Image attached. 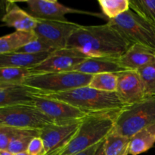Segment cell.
I'll list each match as a JSON object with an SVG mask.
<instances>
[{
	"label": "cell",
	"mask_w": 155,
	"mask_h": 155,
	"mask_svg": "<svg viewBox=\"0 0 155 155\" xmlns=\"http://www.w3.org/2000/svg\"><path fill=\"white\" fill-rule=\"evenodd\" d=\"M132 45L107 23L101 25H81L71 36L67 48H74L88 57L118 58Z\"/></svg>",
	"instance_id": "obj_1"
},
{
	"label": "cell",
	"mask_w": 155,
	"mask_h": 155,
	"mask_svg": "<svg viewBox=\"0 0 155 155\" xmlns=\"http://www.w3.org/2000/svg\"><path fill=\"white\" fill-rule=\"evenodd\" d=\"M120 110L87 114L82 120L75 136L58 155L75 154L103 142L114 128Z\"/></svg>",
	"instance_id": "obj_2"
},
{
	"label": "cell",
	"mask_w": 155,
	"mask_h": 155,
	"mask_svg": "<svg viewBox=\"0 0 155 155\" xmlns=\"http://www.w3.org/2000/svg\"><path fill=\"white\" fill-rule=\"evenodd\" d=\"M39 95L62 101L87 114L120 110L127 106L117 92H103L92 89L89 86L61 93Z\"/></svg>",
	"instance_id": "obj_3"
},
{
	"label": "cell",
	"mask_w": 155,
	"mask_h": 155,
	"mask_svg": "<svg viewBox=\"0 0 155 155\" xmlns=\"http://www.w3.org/2000/svg\"><path fill=\"white\" fill-rule=\"evenodd\" d=\"M92 78V75L74 71L35 74H29L23 85L36 95H50L87 86Z\"/></svg>",
	"instance_id": "obj_4"
},
{
	"label": "cell",
	"mask_w": 155,
	"mask_h": 155,
	"mask_svg": "<svg viewBox=\"0 0 155 155\" xmlns=\"http://www.w3.org/2000/svg\"><path fill=\"white\" fill-rule=\"evenodd\" d=\"M154 124L155 96H147L120 110L114 130L130 139L142 129Z\"/></svg>",
	"instance_id": "obj_5"
},
{
	"label": "cell",
	"mask_w": 155,
	"mask_h": 155,
	"mask_svg": "<svg viewBox=\"0 0 155 155\" xmlns=\"http://www.w3.org/2000/svg\"><path fill=\"white\" fill-rule=\"evenodd\" d=\"M107 23L131 44H139L155 51V27L131 9Z\"/></svg>",
	"instance_id": "obj_6"
},
{
	"label": "cell",
	"mask_w": 155,
	"mask_h": 155,
	"mask_svg": "<svg viewBox=\"0 0 155 155\" xmlns=\"http://www.w3.org/2000/svg\"><path fill=\"white\" fill-rule=\"evenodd\" d=\"M51 123L53 122L33 103L0 108V125L19 130H40Z\"/></svg>",
	"instance_id": "obj_7"
},
{
	"label": "cell",
	"mask_w": 155,
	"mask_h": 155,
	"mask_svg": "<svg viewBox=\"0 0 155 155\" xmlns=\"http://www.w3.org/2000/svg\"><path fill=\"white\" fill-rule=\"evenodd\" d=\"M37 25L33 30L36 37L54 50L67 48V44L71 36L81 26L68 20L37 19Z\"/></svg>",
	"instance_id": "obj_8"
},
{
	"label": "cell",
	"mask_w": 155,
	"mask_h": 155,
	"mask_svg": "<svg viewBox=\"0 0 155 155\" xmlns=\"http://www.w3.org/2000/svg\"><path fill=\"white\" fill-rule=\"evenodd\" d=\"M33 104L54 124L81 120L89 114L66 102L33 94Z\"/></svg>",
	"instance_id": "obj_9"
},
{
	"label": "cell",
	"mask_w": 155,
	"mask_h": 155,
	"mask_svg": "<svg viewBox=\"0 0 155 155\" xmlns=\"http://www.w3.org/2000/svg\"><path fill=\"white\" fill-rule=\"evenodd\" d=\"M88 56L74 48H65L51 52L43 61L29 68L30 74L71 71Z\"/></svg>",
	"instance_id": "obj_10"
},
{
	"label": "cell",
	"mask_w": 155,
	"mask_h": 155,
	"mask_svg": "<svg viewBox=\"0 0 155 155\" xmlns=\"http://www.w3.org/2000/svg\"><path fill=\"white\" fill-rule=\"evenodd\" d=\"M81 122L82 120L61 124L51 123L41 129L39 136L43 142L46 155L58 154L75 136Z\"/></svg>",
	"instance_id": "obj_11"
},
{
	"label": "cell",
	"mask_w": 155,
	"mask_h": 155,
	"mask_svg": "<svg viewBox=\"0 0 155 155\" xmlns=\"http://www.w3.org/2000/svg\"><path fill=\"white\" fill-rule=\"evenodd\" d=\"M30 11V15L35 18L53 21H66L69 14H91L81 10L71 8L56 0H28L25 2Z\"/></svg>",
	"instance_id": "obj_12"
},
{
	"label": "cell",
	"mask_w": 155,
	"mask_h": 155,
	"mask_svg": "<svg viewBox=\"0 0 155 155\" xmlns=\"http://www.w3.org/2000/svg\"><path fill=\"white\" fill-rule=\"evenodd\" d=\"M117 94L126 105L135 104L147 97L137 71H126L117 74Z\"/></svg>",
	"instance_id": "obj_13"
},
{
	"label": "cell",
	"mask_w": 155,
	"mask_h": 155,
	"mask_svg": "<svg viewBox=\"0 0 155 155\" xmlns=\"http://www.w3.org/2000/svg\"><path fill=\"white\" fill-rule=\"evenodd\" d=\"M117 60L127 71H137L143 67L155 63V51L139 44H133Z\"/></svg>",
	"instance_id": "obj_14"
},
{
	"label": "cell",
	"mask_w": 155,
	"mask_h": 155,
	"mask_svg": "<svg viewBox=\"0 0 155 155\" xmlns=\"http://www.w3.org/2000/svg\"><path fill=\"white\" fill-rule=\"evenodd\" d=\"M126 71L120 64L117 58L89 57L74 67L71 71L93 76L104 73L119 74Z\"/></svg>",
	"instance_id": "obj_15"
},
{
	"label": "cell",
	"mask_w": 155,
	"mask_h": 155,
	"mask_svg": "<svg viewBox=\"0 0 155 155\" xmlns=\"http://www.w3.org/2000/svg\"><path fill=\"white\" fill-rule=\"evenodd\" d=\"M2 21L17 31H33L37 25V19L21 9L15 2H8L6 12Z\"/></svg>",
	"instance_id": "obj_16"
},
{
	"label": "cell",
	"mask_w": 155,
	"mask_h": 155,
	"mask_svg": "<svg viewBox=\"0 0 155 155\" xmlns=\"http://www.w3.org/2000/svg\"><path fill=\"white\" fill-rule=\"evenodd\" d=\"M33 91L30 88L20 86L0 87V108L21 104H32Z\"/></svg>",
	"instance_id": "obj_17"
},
{
	"label": "cell",
	"mask_w": 155,
	"mask_h": 155,
	"mask_svg": "<svg viewBox=\"0 0 155 155\" xmlns=\"http://www.w3.org/2000/svg\"><path fill=\"white\" fill-rule=\"evenodd\" d=\"M51 53L27 54L13 52L0 54V68L9 67L18 68H31L43 61Z\"/></svg>",
	"instance_id": "obj_18"
},
{
	"label": "cell",
	"mask_w": 155,
	"mask_h": 155,
	"mask_svg": "<svg viewBox=\"0 0 155 155\" xmlns=\"http://www.w3.org/2000/svg\"><path fill=\"white\" fill-rule=\"evenodd\" d=\"M37 39L33 31H15L0 37V54L16 52L27 44Z\"/></svg>",
	"instance_id": "obj_19"
},
{
	"label": "cell",
	"mask_w": 155,
	"mask_h": 155,
	"mask_svg": "<svg viewBox=\"0 0 155 155\" xmlns=\"http://www.w3.org/2000/svg\"><path fill=\"white\" fill-rule=\"evenodd\" d=\"M155 144V124L142 129L130 138L128 154L139 155L148 151Z\"/></svg>",
	"instance_id": "obj_20"
},
{
	"label": "cell",
	"mask_w": 155,
	"mask_h": 155,
	"mask_svg": "<svg viewBox=\"0 0 155 155\" xmlns=\"http://www.w3.org/2000/svg\"><path fill=\"white\" fill-rule=\"evenodd\" d=\"M39 130L16 129V132L9 143L7 151L12 154L25 152L32 139L36 136H39Z\"/></svg>",
	"instance_id": "obj_21"
},
{
	"label": "cell",
	"mask_w": 155,
	"mask_h": 155,
	"mask_svg": "<svg viewBox=\"0 0 155 155\" xmlns=\"http://www.w3.org/2000/svg\"><path fill=\"white\" fill-rule=\"evenodd\" d=\"M130 139L112 130L104 141V155H121L128 149Z\"/></svg>",
	"instance_id": "obj_22"
},
{
	"label": "cell",
	"mask_w": 155,
	"mask_h": 155,
	"mask_svg": "<svg viewBox=\"0 0 155 155\" xmlns=\"http://www.w3.org/2000/svg\"><path fill=\"white\" fill-rule=\"evenodd\" d=\"M29 74L28 68H0V87L23 85L24 79Z\"/></svg>",
	"instance_id": "obj_23"
},
{
	"label": "cell",
	"mask_w": 155,
	"mask_h": 155,
	"mask_svg": "<svg viewBox=\"0 0 155 155\" xmlns=\"http://www.w3.org/2000/svg\"><path fill=\"white\" fill-rule=\"evenodd\" d=\"M89 86L103 92H116L117 87V74L104 73L93 75Z\"/></svg>",
	"instance_id": "obj_24"
},
{
	"label": "cell",
	"mask_w": 155,
	"mask_h": 155,
	"mask_svg": "<svg viewBox=\"0 0 155 155\" xmlns=\"http://www.w3.org/2000/svg\"><path fill=\"white\" fill-rule=\"evenodd\" d=\"M130 9L155 27V0H130Z\"/></svg>",
	"instance_id": "obj_25"
},
{
	"label": "cell",
	"mask_w": 155,
	"mask_h": 155,
	"mask_svg": "<svg viewBox=\"0 0 155 155\" xmlns=\"http://www.w3.org/2000/svg\"><path fill=\"white\" fill-rule=\"evenodd\" d=\"M98 4L108 20L115 19L130 9V0H98Z\"/></svg>",
	"instance_id": "obj_26"
},
{
	"label": "cell",
	"mask_w": 155,
	"mask_h": 155,
	"mask_svg": "<svg viewBox=\"0 0 155 155\" xmlns=\"http://www.w3.org/2000/svg\"><path fill=\"white\" fill-rule=\"evenodd\" d=\"M146 96H155V63L138 70Z\"/></svg>",
	"instance_id": "obj_27"
},
{
	"label": "cell",
	"mask_w": 155,
	"mask_h": 155,
	"mask_svg": "<svg viewBox=\"0 0 155 155\" xmlns=\"http://www.w3.org/2000/svg\"><path fill=\"white\" fill-rule=\"evenodd\" d=\"M54 51L51 47L47 45L45 42L42 41L39 39H36L35 40L32 41L30 43L27 44L26 45L23 46L22 48H20L16 52L21 53H27V54H41V53H51Z\"/></svg>",
	"instance_id": "obj_28"
},
{
	"label": "cell",
	"mask_w": 155,
	"mask_h": 155,
	"mask_svg": "<svg viewBox=\"0 0 155 155\" xmlns=\"http://www.w3.org/2000/svg\"><path fill=\"white\" fill-rule=\"evenodd\" d=\"M15 132L16 129L0 125V150H7Z\"/></svg>",
	"instance_id": "obj_29"
},
{
	"label": "cell",
	"mask_w": 155,
	"mask_h": 155,
	"mask_svg": "<svg viewBox=\"0 0 155 155\" xmlns=\"http://www.w3.org/2000/svg\"><path fill=\"white\" fill-rule=\"evenodd\" d=\"M27 152L30 155H46L43 142L39 136H36L32 139Z\"/></svg>",
	"instance_id": "obj_30"
},
{
	"label": "cell",
	"mask_w": 155,
	"mask_h": 155,
	"mask_svg": "<svg viewBox=\"0 0 155 155\" xmlns=\"http://www.w3.org/2000/svg\"><path fill=\"white\" fill-rule=\"evenodd\" d=\"M101 143L98 144V145H94V146L91 147V148H88V149L84 150V151H80V152L77 153V154H73V155H95V153H96V151H98V148H99Z\"/></svg>",
	"instance_id": "obj_31"
},
{
	"label": "cell",
	"mask_w": 155,
	"mask_h": 155,
	"mask_svg": "<svg viewBox=\"0 0 155 155\" xmlns=\"http://www.w3.org/2000/svg\"><path fill=\"white\" fill-rule=\"evenodd\" d=\"M104 141L101 143L99 148H98V151H96L95 155H104Z\"/></svg>",
	"instance_id": "obj_32"
},
{
	"label": "cell",
	"mask_w": 155,
	"mask_h": 155,
	"mask_svg": "<svg viewBox=\"0 0 155 155\" xmlns=\"http://www.w3.org/2000/svg\"><path fill=\"white\" fill-rule=\"evenodd\" d=\"M0 155H14L7 150H0Z\"/></svg>",
	"instance_id": "obj_33"
},
{
	"label": "cell",
	"mask_w": 155,
	"mask_h": 155,
	"mask_svg": "<svg viewBox=\"0 0 155 155\" xmlns=\"http://www.w3.org/2000/svg\"><path fill=\"white\" fill-rule=\"evenodd\" d=\"M14 155H30L28 154V153L27 152V151H25V152H21V153H18V154H15Z\"/></svg>",
	"instance_id": "obj_34"
},
{
	"label": "cell",
	"mask_w": 155,
	"mask_h": 155,
	"mask_svg": "<svg viewBox=\"0 0 155 155\" xmlns=\"http://www.w3.org/2000/svg\"><path fill=\"white\" fill-rule=\"evenodd\" d=\"M127 152H128V149H127V151H125V152H124V154H121V155H124V154H126V153H127Z\"/></svg>",
	"instance_id": "obj_35"
},
{
	"label": "cell",
	"mask_w": 155,
	"mask_h": 155,
	"mask_svg": "<svg viewBox=\"0 0 155 155\" xmlns=\"http://www.w3.org/2000/svg\"><path fill=\"white\" fill-rule=\"evenodd\" d=\"M48 155H58V154H56V153H54V154H48Z\"/></svg>",
	"instance_id": "obj_36"
},
{
	"label": "cell",
	"mask_w": 155,
	"mask_h": 155,
	"mask_svg": "<svg viewBox=\"0 0 155 155\" xmlns=\"http://www.w3.org/2000/svg\"><path fill=\"white\" fill-rule=\"evenodd\" d=\"M124 155H129V154H128V152H127V153H126V154H124Z\"/></svg>",
	"instance_id": "obj_37"
}]
</instances>
